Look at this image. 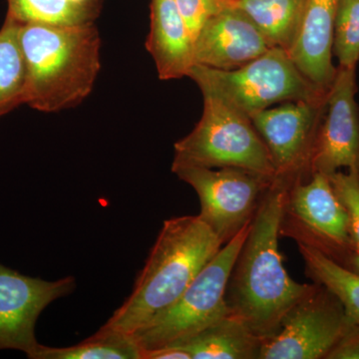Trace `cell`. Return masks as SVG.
Returning <instances> with one entry per match:
<instances>
[{
  "label": "cell",
  "mask_w": 359,
  "mask_h": 359,
  "mask_svg": "<svg viewBox=\"0 0 359 359\" xmlns=\"http://www.w3.org/2000/svg\"><path fill=\"white\" fill-rule=\"evenodd\" d=\"M290 185L275 179L264 193L231 269L224 297L231 313L264 341L278 334L285 314L316 287V283H299L290 278L278 248Z\"/></svg>",
  "instance_id": "1"
},
{
  "label": "cell",
  "mask_w": 359,
  "mask_h": 359,
  "mask_svg": "<svg viewBox=\"0 0 359 359\" xmlns=\"http://www.w3.org/2000/svg\"><path fill=\"white\" fill-rule=\"evenodd\" d=\"M222 245L199 216L166 219L131 294L102 328L138 332L181 297Z\"/></svg>",
  "instance_id": "2"
},
{
  "label": "cell",
  "mask_w": 359,
  "mask_h": 359,
  "mask_svg": "<svg viewBox=\"0 0 359 359\" xmlns=\"http://www.w3.org/2000/svg\"><path fill=\"white\" fill-rule=\"evenodd\" d=\"M20 43L26 65L25 104L52 113L79 105L100 71L101 40L93 22L25 23Z\"/></svg>",
  "instance_id": "3"
},
{
  "label": "cell",
  "mask_w": 359,
  "mask_h": 359,
  "mask_svg": "<svg viewBox=\"0 0 359 359\" xmlns=\"http://www.w3.org/2000/svg\"><path fill=\"white\" fill-rule=\"evenodd\" d=\"M204 111L190 134L176 142L172 172L179 168H238L276 179L268 148L252 121L208 90Z\"/></svg>",
  "instance_id": "4"
},
{
  "label": "cell",
  "mask_w": 359,
  "mask_h": 359,
  "mask_svg": "<svg viewBox=\"0 0 359 359\" xmlns=\"http://www.w3.org/2000/svg\"><path fill=\"white\" fill-rule=\"evenodd\" d=\"M187 76L201 90L217 94L250 120L278 103L321 102L327 96L306 79L289 52L280 47H271L263 55L235 70L194 65Z\"/></svg>",
  "instance_id": "5"
},
{
  "label": "cell",
  "mask_w": 359,
  "mask_h": 359,
  "mask_svg": "<svg viewBox=\"0 0 359 359\" xmlns=\"http://www.w3.org/2000/svg\"><path fill=\"white\" fill-rule=\"evenodd\" d=\"M250 226L221 248L169 309L132 335L142 351L189 339L230 313L224 299L226 285Z\"/></svg>",
  "instance_id": "6"
},
{
  "label": "cell",
  "mask_w": 359,
  "mask_h": 359,
  "mask_svg": "<svg viewBox=\"0 0 359 359\" xmlns=\"http://www.w3.org/2000/svg\"><path fill=\"white\" fill-rule=\"evenodd\" d=\"M197 193L198 216L223 243L249 224L273 179L238 168L186 167L174 170Z\"/></svg>",
  "instance_id": "7"
},
{
  "label": "cell",
  "mask_w": 359,
  "mask_h": 359,
  "mask_svg": "<svg viewBox=\"0 0 359 359\" xmlns=\"http://www.w3.org/2000/svg\"><path fill=\"white\" fill-rule=\"evenodd\" d=\"M280 235L311 245L334 262L353 248L346 210L327 175L313 173L289 187Z\"/></svg>",
  "instance_id": "8"
},
{
  "label": "cell",
  "mask_w": 359,
  "mask_h": 359,
  "mask_svg": "<svg viewBox=\"0 0 359 359\" xmlns=\"http://www.w3.org/2000/svg\"><path fill=\"white\" fill-rule=\"evenodd\" d=\"M351 323L339 299L316 283L285 314L278 334L264 342L259 359H325Z\"/></svg>",
  "instance_id": "9"
},
{
  "label": "cell",
  "mask_w": 359,
  "mask_h": 359,
  "mask_svg": "<svg viewBox=\"0 0 359 359\" xmlns=\"http://www.w3.org/2000/svg\"><path fill=\"white\" fill-rule=\"evenodd\" d=\"M325 101L280 103L250 117L268 148L276 179L292 184L311 176L309 163Z\"/></svg>",
  "instance_id": "10"
},
{
  "label": "cell",
  "mask_w": 359,
  "mask_h": 359,
  "mask_svg": "<svg viewBox=\"0 0 359 359\" xmlns=\"http://www.w3.org/2000/svg\"><path fill=\"white\" fill-rule=\"evenodd\" d=\"M76 287L73 276L56 282L21 275L0 264V351L15 349L34 359L40 344L35 325L52 302Z\"/></svg>",
  "instance_id": "11"
},
{
  "label": "cell",
  "mask_w": 359,
  "mask_h": 359,
  "mask_svg": "<svg viewBox=\"0 0 359 359\" xmlns=\"http://www.w3.org/2000/svg\"><path fill=\"white\" fill-rule=\"evenodd\" d=\"M356 67L339 66L314 142L309 173L330 175L346 168L359 175V108Z\"/></svg>",
  "instance_id": "12"
},
{
  "label": "cell",
  "mask_w": 359,
  "mask_h": 359,
  "mask_svg": "<svg viewBox=\"0 0 359 359\" xmlns=\"http://www.w3.org/2000/svg\"><path fill=\"white\" fill-rule=\"evenodd\" d=\"M271 45L237 6L210 18L194 39L195 65L235 70L263 55Z\"/></svg>",
  "instance_id": "13"
},
{
  "label": "cell",
  "mask_w": 359,
  "mask_h": 359,
  "mask_svg": "<svg viewBox=\"0 0 359 359\" xmlns=\"http://www.w3.org/2000/svg\"><path fill=\"white\" fill-rule=\"evenodd\" d=\"M337 4L339 0H304L301 23L289 50L302 74L325 94L337 70L332 63Z\"/></svg>",
  "instance_id": "14"
},
{
  "label": "cell",
  "mask_w": 359,
  "mask_h": 359,
  "mask_svg": "<svg viewBox=\"0 0 359 359\" xmlns=\"http://www.w3.org/2000/svg\"><path fill=\"white\" fill-rule=\"evenodd\" d=\"M151 23L146 47L161 80L179 79L195 65L194 39L176 0H151Z\"/></svg>",
  "instance_id": "15"
},
{
  "label": "cell",
  "mask_w": 359,
  "mask_h": 359,
  "mask_svg": "<svg viewBox=\"0 0 359 359\" xmlns=\"http://www.w3.org/2000/svg\"><path fill=\"white\" fill-rule=\"evenodd\" d=\"M264 342L230 311L197 334L168 346L185 351L191 359H259Z\"/></svg>",
  "instance_id": "16"
},
{
  "label": "cell",
  "mask_w": 359,
  "mask_h": 359,
  "mask_svg": "<svg viewBox=\"0 0 359 359\" xmlns=\"http://www.w3.org/2000/svg\"><path fill=\"white\" fill-rule=\"evenodd\" d=\"M273 47L289 52L301 23L304 0H236Z\"/></svg>",
  "instance_id": "17"
},
{
  "label": "cell",
  "mask_w": 359,
  "mask_h": 359,
  "mask_svg": "<svg viewBox=\"0 0 359 359\" xmlns=\"http://www.w3.org/2000/svg\"><path fill=\"white\" fill-rule=\"evenodd\" d=\"M20 26L6 15L0 29V117L25 104L26 65Z\"/></svg>",
  "instance_id": "18"
},
{
  "label": "cell",
  "mask_w": 359,
  "mask_h": 359,
  "mask_svg": "<svg viewBox=\"0 0 359 359\" xmlns=\"http://www.w3.org/2000/svg\"><path fill=\"white\" fill-rule=\"evenodd\" d=\"M297 245L309 278L332 292L341 302L347 316L359 325V276L311 245L302 243Z\"/></svg>",
  "instance_id": "19"
},
{
  "label": "cell",
  "mask_w": 359,
  "mask_h": 359,
  "mask_svg": "<svg viewBox=\"0 0 359 359\" xmlns=\"http://www.w3.org/2000/svg\"><path fill=\"white\" fill-rule=\"evenodd\" d=\"M34 359H142V349L132 335L101 327L95 334L75 346L40 344Z\"/></svg>",
  "instance_id": "20"
},
{
  "label": "cell",
  "mask_w": 359,
  "mask_h": 359,
  "mask_svg": "<svg viewBox=\"0 0 359 359\" xmlns=\"http://www.w3.org/2000/svg\"><path fill=\"white\" fill-rule=\"evenodd\" d=\"M7 16L21 25L43 23L76 25L93 22L95 11L72 4L70 0H7Z\"/></svg>",
  "instance_id": "21"
},
{
  "label": "cell",
  "mask_w": 359,
  "mask_h": 359,
  "mask_svg": "<svg viewBox=\"0 0 359 359\" xmlns=\"http://www.w3.org/2000/svg\"><path fill=\"white\" fill-rule=\"evenodd\" d=\"M332 53L342 67L359 61V0H339L335 14Z\"/></svg>",
  "instance_id": "22"
},
{
  "label": "cell",
  "mask_w": 359,
  "mask_h": 359,
  "mask_svg": "<svg viewBox=\"0 0 359 359\" xmlns=\"http://www.w3.org/2000/svg\"><path fill=\"white\" fill-rule=\"evenodd\" d=\"M327 178L346 210L353 247L359 249V175L337 171L327 175Z\"/></svg>",
  "instance_id": "23"
},
{
  "label": "cell",
  "mask_w": 359,
  "mask_h": 359,
  "mask_svg": "<svg viewBox=\"0 0 359 359\" xmlns=\"http://www.w3.org/2000/svg\"><path fill=\"white\" fill-rule=\"evenodd\" d=\"M193 39L210 18L236 4V0H176Z\"/></svg>",
  "instance_id": "24"
},
{
  "label": "cell",
  "mask_w": 359,
  "mask_h": 359,
  "mask_svg": "<svg viewBox=\"0 0 359 359\" xmlns=\"http://www.w3.org/2000/svg\"><path fill=\"white\" fill-rule=\"evenodd\" d=\"M325 359H359V325L351 320Z\"/></svg>",
  "instance_id": "25"
},
{
  "label": "cell",
  "mask_w": 359,
  "mask_h": 359,
  "mask_svg": "<svg viewBox=\"0 0 359 359\" xmlns=\"http://www.w3.org/2000/svg\"><path fill=\"white\" fill-rule=\"evenodd\" d=\"M142 359H191V356L185 351L174 347L165 346L142 351Z\"/></svg>",
  "instance_id": "26"
},
{
  "label": "cell",
  "mask_w": 359,
  "mask_h": 359,
  "mask_svg": "<svg viewBox=\"0 0 359 359\" xmlns=\"http://www.w3.org/2000/svg\"><path fill=\"white\" fill-rule=\"evenodd\" d=\"M337 264L344 266V269H348L351 273L359 276V249L351 248L348 252H346L344 256L340 257Z\"/></svg>",
  "instance_id": "27"
},
{
  "label": "cell",
  "mask_w": 359,
  "mask_h": 359,
  "mask_svg": "<svg viewBox=\"0 0 359 359\" xmlns=\"http://www.w3.org/2000/svg\"><path fill=\"white\" fill-rule=\"evenodd\" d=\"M72 4H76L78 6L85 7V8L93 9L95 11L94 7V2L95 0H70Z\"/></svg>",
  "instance_id": "28"
}]
</instances>
